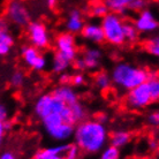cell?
I'll return each mask as SVG.
<instances>
[{"mask_svg": "<svg viewBox=\"0 0 159 159\" xmlns=\"http://www.w3.org/2000/svg\"><path fill=\"white\" fill-rule=\"evenodd\" d=\"M75 144L85 153H97L106 147L108 131L104 123L97 120H83L74 127Z\"/></svg>", "mask_w": 159, "mask_h": 159, "instance_id": "cell-1", "label": "cell"}, {"mask_svg": "<svg viewBox=\"0 0 159 159\" xmlns=\"http://www.w3.org/2000/svg\"><path fill=\"white\" fill-rule=\"evenodd\" d=\"M150 72L145 68L134 67L127 62L116 64L112 70L111 81L123 90H130L149 80Z\"/></svg>", "mask_w": 159, "mask_h": 159, "instance_id": "cell-2", "label": "cell"}, {"mask_svg": "<svg viewBox=\"0 0 159 159\" xmlns=\"http://www.w3.org/2000/svg\"><path fill=\"white\" fill-rule=\"evenodd\" d=\"M100 27L103 29L105 42L114 46H120L125 43L122 31L123 20L119 14L108 12L104 17H102Z\"/></svg>", "mask_w": 159, "mask_h": 159, "instance_id": "cell-3", "label": "cell"}, {"mask_svg": "<svg viewBox=\"0 0 159 159\" xmlns=\"http://www.w3.org/2000/svg\"><path fill=\"white\" fill-rule=\"evenodd\" d=\"M125 103L126 106L130 110H143L149 105H151L153 102L147 82L128 90V93L125 98Z\"/></svg>", "mask_w": 159, "mask_h": 159, "instance_id": "cell-4", "label": "cell"}, {"mask_svg": "<svg viewBox=\"0 0 159 159\" xmlns=\"http://www.w3.org/2000/svg\"><path fill=\"white\" fill-rule=\"evenodd\" d=\"M6 17L17 27H25L30 22V12L24 2L12 0L6 8Z\"/></svg>", "mask_w": 159, "mask_h": 159, "instance_id": "cell-5", "label": "cell"}, {"mask_svg": "<svg viewBox=\"0 0 159 159\" xmlns=\"http://www.w3.org/2000/svg\"><path fill=\"white\" fill-rule=\"evenodd\" d=\"M29 40L36 48H45L50 45V34L46 25L39 21H31L28 23Z\"/></svg>", "mask_w": 159, "mask_h": 159, "instance_id": "cell-6", "label": "cell"}, {"mask_svg": "<svg viewBox=\"0 0 159 159\" xmlns=\"http://www.w3.org/2000/svg\"><path fill=\"white\" fill-rule=\"evenodd\" d=\"M56 48L61 56H64L70 62L75 60L77 56V48L75 44V36L70 32H62L56 38Z\"/></svg>", "mask_w": 159, "mask_h": 159, "instance_id": "cell-7", "label": "cell"}, {"mask_svg": "<svg viewBox=\"0 0 159 159\" xmlns=\"http://www.w3.org/2000/svg\"><path fill=\"white\" fill-rule=\"evenodd\" d=\"M133 24L139 32H153L158 29V21L150 9L141 11Z\"/></svg>", "mask_w": 159, "mask_h": 159, "instance_id": "cell-8", "label": "cell"}, {"mask_svg": "<svg viewBox=\"0 0 159 159\" xmlns=\"http://www.w3.org/2000/svg\"><path fill=\"white\" fill-rule=\"evenodd\" d=\"M34 113L40 120L44 119L50 113H53V96L52 93H45V95L40 96L35 103Z\"/></svg>", "mask_w": 159, "mask_h": 159, "instance_id": "cell-9", "label": "cell"}, {"mask_svg": "<svg viewBox=\"0 0 159 159\" xmlns=\"http://www.w3.org/2000/svg\"><path fill=\"white\" fill-rule=\"evenodd\" d=\"M81 35L87 40L91 42V43L100 44L103 43V42H105L103 29L100 27V24H97V23L84 24L82 30H81Z\"/></svg>", "mask_w": 159, "mask_h": 159, "instance_id": "cell-10", "label": "cell"}, {"mask_svg": "<svg viewBox=\"0 0 159 159\" xmlns=\"http://www.w3.org/2000/svg\"><path fill=\"white\" fill-rule=\"evenodd\" d=\"M52 95L57 97L58 99H60L65 105H72V104L79 102V97H77V93L74 91V89L69 85H60V87L56 88Z\"/></svg>", "mask_w": 159, "mask_h": 159, "instance_id": "cell-11", "label": "cell"}, {"mask_svg": "<svg viewBox=\"0 0 159 159\" xmlns=\"http://www.w3.org/2000/svg\"><path fill=\"white\" fill-rule=\"evenodd\" d=\"M102 57H103V54H102V51L99 48H87L83 53V57H82L84 64H85V69H90V70L97 69L100 65Z\"/></svg>", "mask_w": 159, "mask_h": 159, "instance_id": "cell-12", "label": "cell"}, {"mask_svg": "<svg viewBox=\"0 0 159 159\" xmlns=\"http://www.w3.org/2000/svg\"><path fill=\"white\" fill-rule=\"evenodd\" d=\"M83 17H82V13L79 9H72L69 12L68 19L66 21V28H67L68 32L70 34H79L81 32L82 28H83Z\"/></svg>", "mask_w": 159, "mask_h": 159, "instance_id": "cell-13", "label": "cell"}, {"mask_svg": "<svg viewBox=\"0 0 159 159\" xmlns=\"http://www.w3.org/2000/svg\"><path fill=\"white\" fill-rule=\"evenodd\" d=\"M74 127L75 126L64 122L57 128H54L52 131H50L48 135L56 141H67L74 134Z\"/></svg>", "mask_w": 159, "mask_h": 159, "instance_id": "cell-14", "label": "cell"}, {"mask_svg": "<svg viewBox=\"0 0 159 159\" xmlns=\"http://www.w3.org/2000/svg\"><path fill=\"white\" fill-rule=\"evenodd\" d=\"M68 147H69V144H59V145H54V147H48L46 149H43V150H38L34 155L32 159H45L50 156L64 155Z\"/></svg>", "mask_w": 159, "mask_h": 159, "instance_id": "cell-15", "label": "cell"}, {"mask_svg": "<svg viewBox=\"0 0 159 159\" xmlns=\"http://www.w3.org/2000/svg\"><path fill=\"white\" fill-rule=\"evenodd\" d=\"M131 139V134L129 131L126 130H118L113 131L112 135L110 136V144L113 147L121 149V148L126 147Z\"/></svg>", "mask_w": 159, "mask_h": 159, "instance_id": "cell-16", "label": "cell"}, {"mask_svg": "<svg viewBox=\"0 0 159 159\" xmlns=\"http://www.w3.org/2000/svg\"><path fill=\"white\" fill-rule=\"evenodd\" d=\"M21 54H22V59L25 62V65L31 68L34 67V65L36 64V61L40 57L38 48H36L32 45H25V46H23L22 51H21Z\"/></svg>", "mask_w": 159, "mask_h": 159, "instance_id": "cell-17", "label": "cell"}, {"mask_svg": "<svg viewBox=\"0 0 159 159\" xmlns=\"http://www.w3.org/2000/svg\"><path fill=\"white\" fill-rule=\"evenodd\" d=\"M133 0H104V4L107 9L116 14H125L128 11V6Z\"/></svg>", "mask_w": 159, "mask_h": 159, "instance_id": "cell-18", "label": "cell"}, {"mask_svg": "<svg viewBox=\"0 0 159 159\" xmlns=\"http://www.w3.org/2000/svg\"><path fill=\"white\" fill-rule=\"evenodd\" d=\"M72 64L68 59H66L64 56H61L59 52H56L53 56V62H52V70L56 74H61L64 73L69 65Z\"/></svg>", "mask_w": 159, "mask_h": 159, "instance_id": "cell-19", "label": "cell"}, {"mask_svg": "<svg viewBox=\"0 0 159 159\" xmlns=\"http://www.w3.org/2000/svg\"><path fill=\"white\" fill-rule=\"evenodd\" d=\"M149 91L151 95L152 102H158L159 99V80H158V73H151L149 75V80L147 81Z\"/></svg>", "mask_w": 159, "mask_h": 159, "instance_id": "cell-20", "label": "cell"}, {"mask_svg": "<svg viewBox=\"0 0 159 159\" xmlns=\"http://www.w3.org/2000/svg\"><path fill=\"white\" fill-rule=\"evenodd\" d=\"M0 43H5L13 46L14 38L9 32L8 21L5 17H0Z\"/></svg>", "mask_w": 159, "mask_h": 159, "instance_id": "cell-21", "label": "cell"}, {"mask_svg": "<svg viewBox=\"0 0 159 159\" xmlns=\"http://www.w3.org/2000/svg\"><path fill=\"white\" fill-rule=\"evenodd\" d=\"M123 37H125V42L128 43H135L139 39V31L136 30L134 24L130 22H123L122 27Z\"/></svg>", "mask_w": 159, "mask_h": 159, "instance_id": "cell-22", "label": "cell"}, {"mask_svg": "<svg viewBox=\"0 0 159 159\" xmlns=\"http://www.w3.org/2000/svg\"><path fill=\"white\" fill-rule=\"evenodd\" d=\"M111 76L108 75L106 72H98L95 76V83L98 89L100 90H107L111 87Z\"/></svg>", "mask_w": 159, "mask_h": 159, "instance_id": "cell-23", "label": "cell"}, {"mask_svg": "<svg viewBox=\"0 0 159 159\" xmlns=\"http://www.w3.org/2000/svg\"><path fill=\"white\" fill-rule=\"evenodd\" d=\"M69 108L72 111V114L74 116V119H75L76 123L85 120V118H87V111H85L84 106L80 102H76V103L69 105Z\"/></svg>", "mask_w": 159, "mask_h": 159, "instance_id": "cell-24", "label": "cell"}, {"mask_svg": "<svg viewBox=\"0 0 159 159\" xmlns=\"http://www.w3.org/2000/svg\"><path fill=\"white\" fill-rule=\"evenodd\" d=\"M121 158V153H120V149L113 147V145H108L105 147L102 150L100 153V159H120Z\"/></svg>", "mask_w": 159, "mask_h": 159, "instance_id": "cell-25", "label": "cell"}, {"mask_svg": "<svg viewBox=\"0 0 159 159\" xmlns=\"http://www.w3.org/2000/svg\"><path fill=\"white\" fill-rule=\"evenodd\" d=\"M144 48L151 56H159V38L158 36L151 37L144 43Z\"/></svg>", "mask_w": 159, "mask_h": 159, "instance_id": "cell-26", "label": "cell"}, {"mask_svg": "<svg viewBox=\"0 0 159 159\" xmlns=\"http://www.w3.org/2000/svg\"><path fill=\"white\" fill-rule=\"evenodd\" d=\"M92 16L95 17H104L110 11L107 9V7L105 6L104 2H96L91 6V9H90Z\"/></svg>", "mask_w": 159, "mask_h": 159, "instance_id": "cell-27", "label": "cell"}, {"mask_svg": "<svg viewBox=\"0 0 159 159\" xmlns=\"http://www.w3.org/2000/svg\"><path fill=\"white\" fill-rule=\"evenodd\" d=\"M24 83V73L22 70H15L11 76V85L14 88H20Z\"/></svg>", "mask_w": 159, "mask_h": 159, "instance_id": "cell-28", "label": "cell"}, {"mask_svg": "<svg viewBox=\"0 0 159 159\" xmlns=\"http://www.w3.org/2000/svg\"><path fill=\"white\" fill-rule=\"evenodd\" d=\"M81 156V150L76 144H69L68 149L64 153L65 159H80Z\"/></svg>", "mask_w": 159, "mask_h": 159, "instance_id": "cell-29", "label": "cell"}, {"mask_svg": "<svg viewBox=\"0 0 159 159\" xmlns=\"http://www.w3.org/2000/svg\"><path fill=\"white\" fill-rule=\"evenodd\" d=\"M59 114H60V116H61V119L64 120V122L68 123V125H73V126L76 125V121H75V119H74V116H73L72 111H70L69 106L66 105V106L60 111Z\"/></svg>", "mask_w": 159, "mask_h": 159, "instance_id": "cell-30", "label": "cell"}, {"mask_svg": "<svg viewBox=\"0 0 159 159\" xmlns=\"http://www.w3.org/2000/svg\"><path fill=\"white\" fill-rule=\"evenodd\" d=\"M145 6H147V0H133L128 6V9L134 12H141L145 9Z\"/></svg>", "mask_w": 159, "mask_h": 159, "instance_id": "cell-31", "label": "cell"}, {"mask_svg": "<svg viewBox=\"0 0 159 159\" xmlns=\"http://www.w3.org/2000/svg\"><path fill=\"white\" fill-rule=\"evenodd\" d=\"M70 83L73 85H76V87H80V85H83L85 83V77H84L83 74H75V75L72 76V79H70Z\"/></svg>", "mask_w": 159, "mask_h": 159, "instance_id": "cell-32", "label": "cell"}, {"mask_svg": "<svg viewBox=\"0 0 159 159\" xmlns=\"http://www.w3.org/2000/svg\"><path fill=\"white\" fill-rule=\"evenodd\" d=\"M46 65H48V60H46V58L40 54V57L38 58V60L36 61V64L34 65V67L32 68H34L35 70H37V72H40V70H43L44 68L46 67Z\"/></svg>", "mask_w": 159, "mask_h": 159, "instance_id": "cell-33", "label": "cell"}, {"mask_svg": "<svg viewBox=\"0 0 159 159\" xmlns=\"http://www.w3.org/2000/svg\"><path fill=\"white\" fill-rule=\"evenodd\" d=\"M147 120H148V123H149V125H151V126H153V127H157V126L159 125V113L157 111L151 112V113L148 116Z\"/></svg>", "mask_w": 159, "mask_h": 159, "instance_id": "cell-34", "label": "cell"}, {"mask_svg": "<svg viewBox=\"0 0 159 159\" xmlns=\"http://www.w3.org/2000/svg\"><path fill=\"white\" fill-rule=\"evenodd\" d=\"M70 79H72L70 75L65 74V73H61V75H60V77H59V82L61 85H69V84H70Z\"/></svg>", "mask_w": 159, "mask_h": 159, "instance_id": "cell-35", "label": "cell"}, {"mask_svg": "<svg viewBox=\"0 0 159 159\" xmlns=\"http://www.w3.org/2000/svg\"><path fill=\"white\" fill-rule=\"evenodd\" d=\"M8 119V110L4 104L0 103V121H5Z\"/></svg>", "mask_w": 159, "mask_h": 159, "instance_id": "cell-36", "label": "cell"}, {"mask_svg": "<svg viewBox=\"0 0 159 159\" xmlns=\"http://www.w3.org/2000/svg\"><path fill=\"white\" fill-rule=\"evenodd\" d=\"M11 48H12V46H11V45L5 44V43H0V56H1V57L7 56L8 53L11 52Z\"/></svg>", "mask_w": 159, "mask_h": 159, "instance_id": "cell-37", "label": "cell"}, {"mask_svg": "<svg viewBox=\"0 0 159 159\" xmlns=\"http://www.w3.org/2000/svg\"><path fill=\"white\" fill-rule=\"evenodd\" d=\"M74 66L79 70H85V64L83 61V58H75L74 60Z\"/></svg>", "mask_w": 159, "mask_h": 159, "instance_id": "cell-38", "label": "cell"}, {"mask_svg": "<svg viewBox=\"0 0 159 159\" xmlns=\"http://www.w3.org/2000/svg\"><path fill=\"white\" fill-rule=\"evenodd\" d=\"M0 159H17V157L12 151H4L0 153Z\"/></svg>", "mask_w": 159, "mask_h": 159, "instance_id": "cell-39", "label": "cell"}, {"mask_svg": "<svg viewBox=\"0 0 159 159\" xmlns=\"http://www.w3.org/2000/svg\"><path fill=\"white\" fill-rule=\"evenodd\" d=\"M95 120H97V121H98V122H100V123H105L108 120V116H107V114H106V113L100 112V113H98V114L96 116Z\"/></svg>", "mask_w": 159, "mask_h": 159, "instance_id": "cell-40", "label": "cell"}, {"mask_svg": "<svg viewBox=\"0 0 159 159\" xmlns=\"http://www.w3.org/2000/svg\"><path fill=\"white\" fill-rule=\"evenodd\" d=\"M5 134H6V130H5L4 127V121H0V145H1L2 141H4Z\"/></svg>", "mask_w": 159, "mask_h": 159, "instance_id": "cell-41", "label": "cell"}, {"mask_svg": "<svg viewBox=\"0 0 159 159\" xmlns=\"http://www.w3.org/2000/svg\"><path fill=\"white\" fill-rule=\"evenodd\" d=\"M149 147H150V150L152 151H156L157 150V148H158V142H157V139H150L149 141Z\"/></svg>", "mask_w": 159, "mask_h": 159, "instance_id": "cell-42", "label": "cell"}, {"mask_svg": "<svg viewBox=\"0 0 159 159\" xmlns=\"http://www.w3.org/2000/svg\"><path fill=\"white\" fill-rule=\"evenodd\" d=\"M4 127H5V130L8 131V130H11L13 127V122L12 121H9V120H5L4 121Z\"/></svg>", "mask_w": 159, "mask_h": 159, "instance_id": "cell-43", "label": "cell"}, {"mask_svg": "<svg viewBox=\"0 0 159 159\" xmlns=\"http://www.w3.org/2000/svg\"><path fill=\"white\" fill-rule=\"evenodd\" d=\"M45 1H46V5H48V8H54L57 2H58V0H45Z\"/></svg>", "mask_w": 159, "mask_h": 159, "instance_id": "cell-44", "label": "cell"}, {"mask_svg": "<svg viewBox=\"0 0 159 159\" xmlns=\"http://www.w3.org/2000/svg\"><path fill=\"white\" fill-rule=\"evenodd\" d=\"M45 159H65L64 158V155H56V156H50L48 158Z\"/></svg>", "mask_w": 159, "mask_h": 159, "instance_id": "cell-45", "label": "cell"}, {"mask_svg": "<svg viewBox=\"0 0 159 159\" xmlns=\"http://www.w3.org/2000/svg\"><path fill=\"white\" fill-rule=\"evenodd\" d=\"M9 1H12V0H9Z\"/></svg>", "mask_w": 159, "mask_h": 159, "instance_id": "cell-46", "label": "cell"}]
</instances>
